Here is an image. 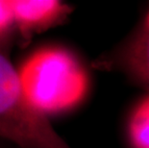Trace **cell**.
Here are the masks:
<instances>
[{
	"mask_svg": "<svg viewBox=\"0 0 149 148\" xmlns=\"http://www.w3.org/2000/svg\"><path fill=\"white\" fill-rule=\"evenodd\" d=\"M0 138L19 148H71L22 84L9 55L0 53Z\"/></svg>",
	"mask_w": 149,
	"mask_h": 148,
	"instance_id": "1",
	"label": "cell"
},
{
	"mask_svg": "<svg viewBox=\"0 0 149 148\" xmlns=\"http://www.w3.org/2000/svg\"><path fill=\"white\" fill-rule=\"evenodd\" d=\"M94 65L102 70L119 72L149 91V27L141 24L98 58Z\"/></svg>",
	"mask_w": 149,
	"mask_h": 148,
	"instance_id": "2",
	"label": "cell"
},
{
	"mask_svg": "<svg viewBox=\"0 0 149 148\" xmlns=\"http://www.w3.org/2000/svg\"><path fill=\"white\" fill-rule=\"evenodd\" d=\"M17 38L28 42L40 33L65 23L73 12L61 0H10Z\"/></svg>",
	"mask_w": 149,
	"mask_h": 148,
	"instance_id": "3",
	"label": "cell"
},
{
	"mask_svg": "<svg viewBox=\"0 0 149 148\" xmlns=\"http://www.w3.org/2000/svg\"><path fill=\"white\" fill-rule=\"evenodd\" d=\"M17 39L10 0H0V53L9 55Z\"/></svg>",
	"mask_w": 149,
	"mask_h": 148,
	"instance_id": "4",
	"label": "cell"
},
{
	"mask_svg": "<svg viewBox=\"0 0 149 148\" xmlns=\"http://www.w3.org/2000/svg\"><path fill=\"white\" fill-rule=\"evenodd\" d=\"M141 24L144 25V26H146V27H149V7L147 9V12L144 15V18H143V20H142Z\"/></svg>",
	"mask_w": 149,
	"mask_h": 148,
	"instance_id": "5",
	"label": "cell"
}]
</instances>
